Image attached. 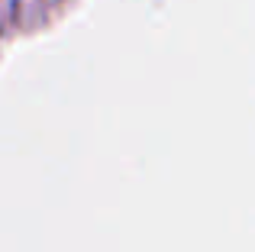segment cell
Returning <instances> with one entry per match:
<instances>
[{
  "instance_id": "1",
  "label": "cell",
  "mask_w": 255,
  "mask_h": 252,
  "mask_svg": "<svg viewBox=\"0 0 255 252\" xmlns=\"http://www.w3.org/2000/svg\"><path fill=\"white\" fill-rule=\"evenodd\" d=\"M10 16H13V3L10 0H0V29L10 23Z\"/></svg>"
}]
</instances>
